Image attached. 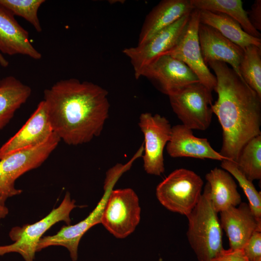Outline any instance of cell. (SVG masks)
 I'll list each match as a JSON object with an SVG mask.
<instances>
[{
    "label": "cell",
    "instance_id": "1",
    "mask_svg": "<svg viewBox=\"0 0 261 261\" xmlns=\"http://www.w3.org/2000/svg\"><path fill=\"white\" fill-rule=\"evenodd\" d=\"M108 91L76 78L60 80L44 92L53 132L71 145L90 142L101 134L109 116Z\"/></svg>",
    "mask_w": 261,
    "mask_h": 261
},
{
    "label": "cell",
    "instance_id": "2",
    "mask_svg": "<svg viewBox=\"0 0 261 261\" xmlns=\"http://www.w3.org/2000/svg\"><path fill=\"white\" fill-rule=\"evenodd\" d=\"M217 79L215 91L218 95L212 105L222 129L220 154L236 162L243 146L261 134V97L227 64L207 63Z\"/></svg>",
    "mask_w": 261,
    "mask_h": 261
},
{
    "label": "cell",
    "instance_id": "3",
    "mask_svg": "<svg viewBox=\"0 0 261 261\" xmlns=\"http://www.w3.org/2000/svg\"><path fill=\"white\" fill-rule=\"evenodd\" d=\"M189 244L199 261H212L224 249L222 231L205 185L199 201L187 216Z\"/></svg>",
    "mask_w": 261,
    "mask_h": 261
},
{
    "label": "cell",
    "instance_id": "4",
    "mask_svg": "<svg viewBox=\"0 0 261 261\" xmlns=\"http://www.w3.org/2000/svg\"><path fill=\"white\" fill-rule=\"evenodd\" d=\"M129 169L127 164L121 163H117L109 169L106 173L103 195L93 210L79 223L64 226L56 234L41 238L37 245V252L50 246H62L68 250L72 261H76L81 238L92 227L101 223L106 203L114 187L121 176Z\"/></svg>",
    "mask_w": 261,
    "mask_h": 261
},
{
    "label": "cell",
    "instance_id": "5",
    "mask_svg": "<svg viewBox=\"0 0 261 261\" xmlns=\"http://www.w3.org/2000/svg\"><path fill=\"white\" fill-rule=\"evenodd\" d=\"M75 202L71 199L70 194L67 192L60 204L45 218L32 224L13 228L9 236L14 243L0 246V256L15 252L20 254L25 261H34L38 244L44 233L59 221L70 225V214L76 207Z\"/></svg>",
    "mask_w": 261,
    "mask_h": 261
},
{
    "label": "cell",
    "instance_id": "6",
    "mask_svg": "<svg viewBox=\"0 0 261 261\" xmlns=\"http://www.w3.org/2000/svg\"><path fill=\"white\" fill-rule=\"evenodd\" d=\"M54 132L45 142L32 148L10 154L0 160V203L5 204L7 199L20 194L15 180L27 172L36 168L48 158L60 141Z\"/></svg>",
    "mask_w": 261,
    "mask_h": 261
},
{
    "label": "cell",
    "instance_id": "7",
    "mask_svg": "<svg viewBox=\"0 0 261 261\" xmlns=\"http://www.w3.org/2000/svg\"><path fill=\"white\" fill-rule=\"evenodd\" d=\"M203 181L192 171L180 168L170 174L156 188V196L168 210L186 217L202 195Z\"/></svg>",
    "mask_w": 261,
    "mask_h": 261
},
{
    "label": "cell",
    "instance_id": "8",
    "mask_svg": "<svg viewBox=\"0 0 261 261\" xmlns=\"http://www.w3.org/2000/svg\"><path fill=\"white\" fill-rule=\"evenodd\" d=\"M212 91L199 82L169 96L173 110L182 125L192 130L209 128L213 114Z\"/></svg>",
    "mask_w": 261,
    "mask_h": 261
},
{
    "label": "cell",
    "instance_id": "9",
    "mask_svg": "<svg viewBox=\"0 0 261 261\" xmlns=\"http://www.w3.org/2000/svg\"><path fill=\"white\" fill-rule=\"evenodd\" d=\"M138 197L130 188L113 189L106 203L101 224L117 238L134 232L140 220Z\"/></svg>",
    "mask_w": 261,
    "mask_h": 261
},
{
    "label": "cell",
    "instance_id": "10",
    "mask_svg": "<svg viewBox=\"0 0 261 261\" xmlns=\"http://www.w3.org/2000/svg\"><path fill=\"white\" fill-rule=\"evenodd\" d=\"M138 125L144 136V170L148 174L160 175L165 170L163 150L170 140L172 127L166 117L148 112L141 114Z\"/></svg>",
    "mask_w": 261,
    "mask_h": 261
},
{
    "label": "cell",
    "instance_id": "11",
    "mask_svg": "<svg viewBox=\"0 0 261 261\" xmlns=\"http://www.w3.org/2000/svg\"><path fill=\"white\" fill-rule=\"evenodd\" d=\"M141 77L147 78L158 90L168 96L200 82L185 63L169 55L159 56L145 67L140 73Z\"/></svg>",
    "mask_w": 261,
    "mask_h": 261
},
{
    "label": "cell",
    "instance_id": "12",
    "mask_svg": "<svg viewBox=\"0 0 261 261\" xmlns=\"http://www.w3.org/2000/svg\"><path fill=\"white\" fill-rule=\"evenodd\" d=\"M190 13L162 29L143 44L123 50L122 53L130 61L136 79L140 78V73L145 67L176 44L187 27Z\"/></svg>",
    "mask_w": 261,
    "mask_h": 261
},
{
    "label": "cell",
    "instance_id": "13",
    "mask_svg": "<svg viewBox=\"0 0 261 261\" xmlns=\"http://www.w3.org/2000/svg\"><path fill=\"white\" fill-rule=\"evenodd\" d=\"M200 11L190 13L187 27L176 44L163 55H169L185 63L198 77L200 82L212 91L217 79L203 61L198 38Z\"/></svg>",
    "mask_w": 261,
    "mask_h": 261
},
{
    "label": "cell",
    "instance_id": "14",
    "mask_svg": "<svg viewBox=\"0 0 261 261\" xmlns=\"http://www.w3.org/2000/svg\"><path fill=\"white\" fill-rule=\"evenodd\" d=\"M53 133L44 102L42 101L23 127L0 148V160L14 152L33 148Z\"/></svg>",
    "mask_w": 261,
    "mask_h": 261
},
{
    "label": "cell",
    "instance_id": "15",
    "mask_svg": "<svg viewBox=\"0 0 261 261\" xmlns=\"http://www.w3.org/2000/svg\"><path fill=\"white\" fill-rule=\"evenodd\" d=\"M198 33L202 57L206 65L214 61L228 63L241 76L239 66L244 50L241 47L205 24L200 23Z\"/></svg>",
    "mask_w": 261,
    "mask_h": 261
},
{
    "label": "cell",
    "instance_id": "16",
    "mask_svg": "<svg viewBox=\"0 0 261 261\" xmlns=\"http://www.w3.org/2000/svg\"><path fill=\"white\" fill-rule=\"evenodd\" d=\"M222 229L229 239L230 248L242 250L252 233L261 232V220L256 218L249 204L241 202L220 212Z\"/></svg>",
    "mask_w": 261,
    "mask_h": 261
},
{
    "label": "cell",
    "instance_id": "17",
    "mask_svg": "<svg viewBox=\"0 0 261 261\" xmlns=\"http://www.w3.org/2000/svg\"><path fill=\"white\" fill-rule=\"evenodd\" d=\"M14 15L0 4V53L22 55L35 60L41 53L30 43L29 32L17 21Z\"/></svg>",
    "mask_w": 261,
    "mask_h": 261
},
{
    "label": "cell",
    "instance_id": "18",
    "mask_svg": "<svg viewBox=\"0 0 261 261\" xmlns=\"http://www.w3.org/2000/svg\"><path fill=\"white\" fill-rule=\"evenodd\" d=\"M166 150L173 158L208 159L221 161L225 159L212 147L207 139L195 136L192 130L182 124L172 127L171 136L166 145Z\"/></svg>",
    "mask_w": 261,
    "mask_h": 261
},
{
    "label": "cell",
    "instance_id": "19",
    "mask_svg": "<svg viewBox=\"0 0 261 261\" xmlns=\"http://www.w3.org/2000/svg\"><path fill=\"white\" fill-rule=\"evenodd\" d=\"M194 9L190 0L160 1L146 16L137 45L146 43L158 32Z\"/></svg>",
    "mask_w": 261,
    "mask_h": 261
},
{
    "label": "cell",
    "instance_id": "20",
    "mask_svg": "<svg viewBox=\"0 0 261 261\" xmlns=\"http://www.w3.org/2000/svg\"><path fill=\"white\" fill-rule=\"evenodd\" d=\"M205 179L212 205L218 213L242 202L237 185L227 171L216 167L206 174Z\"/></svg>",
    "mask_w": 261,
    "mask_h": 261
},
{
    "label": "cell",
    "instance_id": "21",
    "mask_svg": "<svg viewBox=\"0 0 261 261\" xmlns=\"http://www.w3.org/2000/svg\"><path fill=\"white\" fill-rule=\"evenodd\" d=\"M31 93L29 86L14 76L9 75L0 80V130L9 122Z\"/></svg>",
    "mask_w": 261,
    "mask_h": 261
},
{
    "label": "cell",
    "instance_id": "22",
    "mask_svg": "<svg viewBox=\"0 0 261 261\" xmlns=\"http://www.w3.org/2000/svg\"><path fill=\"white\" fill-rule=\"evenodd\" d=\"M200 11V23L210 26L244 50L250 45L261 48V39L246 33L240 24L229 16L218 12Z\"/></svg>",
    "mask_w": 261,
    "mask_h": 261
},
{
    "label": "cell",
    "instance_id": "23",
    "mask_svg": "<svg viewBox=\"0 0 261 261\" xmlns=\"http://www.w3.org/2000/svg\"><path fill=\"white\" fill-rule=\"evenodd\" d=\"M194 9L225 14L236 21L249 35L261 38V34L250 23L241 0H190Z\"/></svg>",
    "mask_w": 261,
    "mask_h": 261
},
{
    "label": "cell",
    "instance_id": "24",
    "mask_svg": "<svg viewBox=\"0 0 261 261\" xmlns=\"http://www.w3.org/2000/svg\"><path fill=\"white\" fill-rule=\"evenodd\" d=\"M236 164L251 181L261 178V134L250 139L242 148Z\"/></svg>",
    "mask_w": 261,
    "mask_h": 261
},
{
    "label": "cell",
    "instance_id": "25",
    "mask_svg": "<svg viewBox=\"0 0 261 261\" xmlns=\"http://www.w3.org/2000/svg\"><path fill=\"white\" fill-rule=\"evenodd\" d=\"M239 71L246 83L261 97V48L250 45L245 48Z\"/></svg>",
    "mask_w": 261,
    "mask_h": 261
},
{
    "label": "cell",
    "instance_id": "26",
    "mask_svg": "<svg viewBox=\"0 0 261 261\" xmlns=\"http://www.w3.org/2000/svg\"><path fill=\"white\" fill-rule=\"evenodd\" d=\"M221 167L233 175L245 192L249 202V205L257 218L261 220V193L259 192L252 182L249 180L239 170L236 163L224 159L221 161Z\"/></svg>",
    "mask_w": 261,
    "mask_h": 261
},
{
    "label": "cell",
    "instance_id": "27",
    "mask_svg": "<svg viewBox=\"0 0 261 261\" xmlns=\"http://www.w3.org/2000/svg\"><path fill=\"white\" fill-rule=\"evenodd\" d=\"M44 0H0V4L14 15H18L29 23L38 32L42 28L38 15L39 9Z\"/></svg>",
    "mask_w": 261,
    "mask_h": 261
},
{
    "label": "cell",
    "instance_id": "28",
    "mask_svg": "<svg viewBox=\"0 0 261 261\" xmlns=\"http://www.w3.org/2000/svg\"><path fill=\"white\" fill-rule=\"evenodd\" d=\"M242 250L248 261H261V232H254Z\"/></svg>",
    "mask_w": 261,
    "mask_h": 261
},
{
    "label": "cell",
    "instance_id": "29",
    "mask_svg": "<svg viewBox=\"0 0 261 261\" xmlns=\"http://www.w3.org/2000/svg\"><path fill=\"white\" fill-rule=\"evenodd\" d=\"M248 19L253 27L258 31L261 30V0H256L246 11Z\"/></svg>",
    "mask_w": 261,
    "mask_h": 261
},
{
    "label": "cell",
    "instance_id": "30",
    "mask_svg": "<svg viewBox=\"0 0 261 261\" xmlns=\"http://www.w3.org/2000/svg\"><path fill=\"white\" fill-rule=\"evenodd\" d=\"M212 261H248L242 250L224 249Z\"/></svg>",
    "mask_w": 261,
    "mask_h": 261
},
{
    "label": "cell",
    "instance_id": "31",
    "mask_svg": "<svg viewBox=\"0 0 261 261\" xmlns=\"http://www.w3.org/2000/svg\"><path fill=\"white\" fill-rule=\"evenodd\" d=\"M8 209L5 205H3L0 203V219L6 217L8 214Z\"/></svg>",
    "mask_w": 261,
    "mask_h": 261
},
{
    "label": "cell",
    "instance_id": "32",
    "mask_svg": "<svg viewBox=\"0 0 261 261\" xmlns=\"http://www.w3.org/2000/svg\"><path fill=\"white\" fill-rule=\"evenodd\" d=\"M0 65L4 68L7 67L9 65L8 61L0 53Z\"/></svg>",
    "mask_w": 261,
    "mask_h": 261
},
{
    "label": "cell",
    "instance_id": "33",
    "mask_svg": "<svg viewBox=\"0 0 261 261\" xmlns=\"http://www.w3.org/2000/svg\"></svg>",
    "mask_w": 261,
    "mask_h": 261
}]
</instances>
